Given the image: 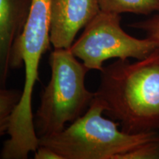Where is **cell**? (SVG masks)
Masks as SVG:
<instances>
[{
    "label": "cell",
    "mask_w": 159,
    "mask_h": 159,
    "mask_svg": "<svg viewBox=\"0 0 159 159\" xmlns=\"http://www.w3.org/2000/svg\"><path fill=\"white\" fill-rule=\"evenodd\" d=\"M95 97L125 132L159 130V49L134 63L117 59L103 66Z\"/></svg>",
    "instance_id": "6da1fadb"
},
{
    "label": "cell",
    "mask_w": 159,
    "mask_h": 159,
    "mask_svg": "<svg viewBox=\"0 0 159 159\" xmlns=\"http://www.w3.org/2000/svg\"><path fill=\"white\" fill-rule=\"evenodd\" d=\"M50 0H32L22 33L12 52L11 69L25 67V83L19 104L12 114L7 135L0 152L2 159H27L39 148L33 122L32 99L39 80L41 57L50 48Z\"/></svg>",
    "instance_id": "7a4b0ae2"
},
{
    "label": "cell",
    "mask_w": 159,
    "mask_h": 159,
    "mask_svg": "<svg viewBox=\"0 0 159 159\" xmlns=\"http://www.w3.org/2000/svg\"><path fill=\"white\" fill-rule=\"evenodd\" d=\"M105 107L94 97L82 116L61 132L40 137L39 144L63 159H118L121 155L159 139V130L129 134L119 122L103 116Z\"/></svg>",
    "instance_id": "3957f363"
},
{
    "label": "cell",
    "mask_w": 159,
    "mask_h": 159,
    "mask_svg": "<svg viewBox=\"0 0 159 159\" xmlns=\"http://www.w3.org/2000/svg\"><path fill=\"white\" fill-rule=\"evenodd\" d=\"M51 77L41 94L33 122L39 138L57 134L89 108L95 97L85 85L89 69L70 49H54L49 55Z\"/></svg>",
    "instance_id": "277c9868"
},
{
    "label": "cell",
    "mask_w": 159,
    "mask_h": 159,
    "mask_svg": "<svg viewBox=\"0 0 159 159\" xmlns=\"http://www.w3.org/2000/svg\"><path fill=\"white\" fill-rule=\"evenodd\" d=\"M120 22L119 14L100 11L71 45V52L89 71H100L109 59L141 60L159 49L156 41L128 34Z\"/></svg>",
    "instance_id": "5b68a950"
},
{
    "label": "cell",
    "mask_w": 159,
    "mask_h": 159,
    "mask_svg": "<svg viewBox=\"0 0 159 159\" xmlns=\"http://www.w3.org/2000/svg\"><path fill=\"white\" fill-rule=\"evenodd\" d=\"M100 12L99 0H50V42L70 49L77 33Z\"/></svg>",
    "instance_id": "8992f818"
},
{
    "label": "cell",
    "mask_w": 159,
    "mask_h": 159,
    "mask_svg": "<svg viewBox=\"0 0 159 159\" xmlns=\"http://www.w3.org/2000/svg\"><path fill=\"white\" fill-rule=\"evenodd\" d=\"M32 0H0V86L7 87L12 52L22 33Z\"/></svg>",
    "instance_id": "52a82bcc"
},
{
    "label": "cell",
    "mask_w": 159,
    "mask_h": 159,
    "mask_svg": "<svg viewBox=\"0 0 159 159\" xmlns=\"http://www.w3.org/2000/svg\"><path fill=\"white\" fill-rule=\"evenodd\" d=\"M100 11L120 15L131 13L148 15L159 12V0H99Z\"/></svg>",
    "instance_id": "ba28073f"
},
{
    "label": "cell",
    "mask_w": 159,
    "mask_h": 159,
    "mask_svg": "<svg viewBox=\"0 0 159 159\" xmlns=\"http://www.w3.org/2000/svg\"><path fill=\"white\" fill-rule=\"evenodd\" d=\"M22 91L0 86V139L7 134L11 119L19 104Z\"/></svg>",
    "instance_id": "9c48e42d"
},
{
    "label": "cell",
    "mask_w": 159,
    "mask_h": 159,
    "mask_svg": "<svg viewBox=\"0 0 159 159\" xmlns=\"http://www.w3.org/2000/svg\"><path fill=\"white\" fill-rule=\"evenodd\" d=\"M159 158V139L141 145L130 152L121 155L118 159Z\"/></svg>",
    "instance_id": "30bf717a"
},
{
    "label": "cell",
    "mask_w": 159,
    "mask_h": 159,
    "mask_svg": "<svg viewBox=\"0 0 159 159\" xmlns=\"http://www.w3.org/2000/svg\"><path fill=\"white\" fill-rule=\"evenodd\" d=\"M131 27L142 30L146 33V38L159 44V12L150 19L133 24Z\"/></svg>",
    "instance_id": "8fae6325"
},
{
    "label": "cell",
    "mask_w": 159,
    "mask_h": 159,
    "mask_svg": "<svg viewBox=\"0 0 159 159\" xmlns=\"http://www.w3.org/2000/svg\"><path fill=\"white\" fill-rule=\"evenodd\" d=\"M35 159H63L62 157L52 149L47 146L39 145L34 152Z\"/></svg>",
    "instance_id": "7c38bea8"
}]
</instances>
